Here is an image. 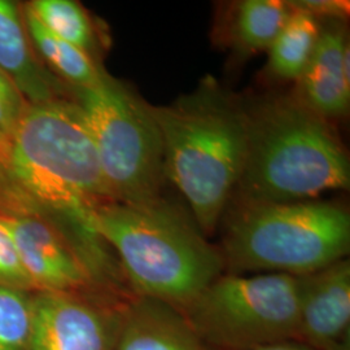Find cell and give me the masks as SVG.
Listing matches in <instances>:
<instances>
[{"mask_svg":"<svg viewBox=\"0 0 350 350\" xmlns=\"http://www.w3.org/2000/svg\"><path fill=\"white\" fill-rule=\"evenodd\" d=\"M0 70L30 104L73 98V88L38 56L27 36L21 7L10 0H0Z\"/></svg>","mask_w":350,"mask_h":350,"instance_id":"11","label":"cell"},{"mask_svg":"<svg viewBox=\"0 0 350 350\" xmlns=\"http://www.w3.org/2000/svg\"><path fill=\"white\" fill-rule=\"evenodd\" d=\"M116 350H217L173 306L131 295L124 305Z\"/></svg>","mask_w":350,"mask_h":350,"instance_id":"13","label":"cell"},{"mask_svg":"<svg viewBox=\"0 0 350 350\" xmlns=\"http://www.w3.org/2000/svg\"><path fill=\"white\" fill-rule=\"evenodd\" d=\"M0 213H31L24 198L14 187L11 175V139L0 133Z\"/></svg>","mask_w":350,"mask_h":350,"instance_id":"20","label":"cell"},{"mask_svg":"<svg viewBox=\"0 0 350 350\" xmlns=\"http://www.w3.org/2000/svg\"><path fill=\"white\" fill-rule=\"evenodd\" d=\"M0 225L12 239L36 292L114 295L101 286L72 240L46 217L0 213Z\"/></svg>","mask_w":350,"mask_h":350,"instance_id":"9","label":"cell"},{"mask_svg":"<svg viewBox=\"0 0 350 350\" xmlns=\"http://www.w3.org/2000/svg\"><path fill=\"white\" fill-rule=\"evenodd\" d=\"M218 248L227 274L308 275L347 258L349 213L325 201L241 204Z\"/></svg>","mask_w":350,"mask_h":350,"instance_id":"5","label":"cell"},{"mask_svg":"<svg viewBox=\"0 0 350 350\" xmlns=\"http://www.w3.org/2000/svg\"><path fill=\"white\" fill-rule=\"evenodd\" d=\"M27 36L43 64L73 90L88 88L100 82L105 70L86 52L52 34L37 17L23 7Z\"/></svg>","mask_w":350,"mask_h":350,"instance_id":"14","label":"cell"},{"mask_svg":"<svg viewBox=\"0 0 350 350\" xmlns=\"http://www.w3.org/2000/svg\"><path fill=\"white\" fill-rule=\"evenodd\" d=\"M296 341L313 350H350L348 258L299 276Z\"/></svg>","mask_w":350,"mask_h":350,"instance_id":"10","label":"cell"},{"mask_svg":"<svg viewBox=\"0 0 350 350\" xmlns=\"http://www.w3.org/2000/svg\"><path fill=\"white\" fill-rule=\"evenodd\" d=\"M260 350H313L304 344H301L296 340H291V341H284V342H279V344H274L270 347H266Z\"/></svg>","mask_w":350,"mask_h":350,"instance_id":"23","label":"cell"},{"mask_svg":"<svg viewBox=\"0 0 350 350\" xmlns=\"http://www.w3.org/2000/svg\"><path fill=\"white\" fill-rule=\"evenodd\" d=\"M150 111L159 126L165 178L188 202L195 224L209 238L221 222L243 174L248 116L213 79L192 94Z\"/></svg>","mask_w":350,"mask_h":350,"instance_id":"2","label":"cell"},{"mask_svg":"<svg viewBox=\"0 0 350 350\" xmlns=\"http://www.w3.org/2000/svg\"><path fill=\"white\" fill-rule=\"evenodd\" d=\"M29 104L12 81L0 70V133L12 138Z\"/></svg>","mask_w":350,"mask_h":350,"instance_id":"21","label":"cell"},{"mask_svg":"<svg viewBox=\"0 0 350 350\" xmlns=\"http://www.w3.org/2000/svg\"><path fill=\"white\" fill-rule=\"evenodd\" d=\"M299 95L318 116L338 118L349 111V44L341 26L321 31L310 62L300 77Z\"/></svg>","mask_w":350,"mask_h":350,"instance_id":"12","label":"cell"},{"mask_svg":"<svg viewBox=\"0 0 350 350\" xmlns=\"http://www.w3.org/2000/svg\"><path fill=\"white\" fill-rule=\"evenodd\" d=\"M0 286L36 292L31 279L21 263L13 240L0 225Z\"/></svg>","mask_w":350,"mask_h":350,"instance_id":"19","label":"cell"},{"mask_svg":"<svg viewBox=\"0 0 350 350\" xmlns=\"http://www.w3.org/2000/svg\"><path fill=\"white\" fill-rule=\"evenodd\" d=\"M11 175L27 205L57 226L88 262L109 260L91 219L96 208L113 200L73 98L27 105L11 138Z\"/></svg>","mask_w":350,"mask_h":350,"instance_id":"1","label":"cell"},{"mask_svg":"<svg viewBox=\"0 0 350 350\" xmlns=\"http://www.w3.org/2000/svg\"><path fill=\"white\" fill-rule=\"evenodd\" d=\"M33 321V292L0 286V350H26Z\"/></svg>","mask_w":350,"mask_h":350,"instance_id":"18","label":"cell"},{"mask_svg":"<svg viewBox=\"0 0 350 350\" xmlns=\"http://www.w3.org/2000/svg\"><path fill=\"white\" fill-rule=\"evenodd\" d=\"M130 296L33 292L26 350H116Z\"/></svg>","mask_w":350,"mask_h":350,"instance_id":"8","label":"cell"},{"mask_svg":"<svg viewBox=\"0 0 350 350\" xmlns=\"http://www.w3.org/2000/svg\"><path fill=\"white\" fill-rule=\"evenodd\" d=\"M287 24L269 49V70L283 81H299L306 69L322 27L309 13L292 8Z\"/></svg>","mask_w":350,"mask_h":350,"instance_id":"15","label":"cell"},{"mask_svg":"<svg viewBox=\"0 0 350 350\" xmlns=\"http://www.w3.org/2000/svg\"><path fill=\"white\" fill-rule=\"evenodd\" d=\"M299 276L227 274L182 310L189 325L217 350H260L296 340Z\"/></svg>","mask_w":350,"mask_h":350,"instance_id":"7","label":"cell"},{"mask_svg":"<svg viewBox=\"0 0 350 350\" xmlns=\"http://www.w3.org/2000/svg\"><path fill=\"white\" fill-rule=\"evenodd\" d=\"M293 12L288 1L245 0L239 3L234 37L239 49L248 52L267 51Z\"/></svg>","mask_w":350,"mask_h":350,"instance_id":"16","label":"cell"},{"mask_svg":"<svg viewBox=\"0 0 350 350\" xmlns=\"http://www.w3.org/2000/svg\"><path fill=\"white\" fill-rule=\"evenodd\" d=\"M91 227L118 257L130 292L182 312L225 273L218 247L174 206L109 201L96 208Z\"/></svg>","mask_w":350,"mask_h":350,"instance_id":"3","label":"cell"},{"mask_svg":"<svg viewBox=\"0 0 350 350\" xmlns=\"http://www.w3.org/2000/svg\"><path fill=\"white\" fill-rule=\"evenodd\" d=\"M73 100L88 124L112 200L139 205L161 199L163 139L150 104L107 72L95 86L73 90Z\"/></svg>","mask_w":350,"mask_h":350,"instance_id":"6","label":"cell"},{"mask_svg":"<svg viewBox=\"0 0 350 350\" xmlns=\"http://www.w3.org/2000/svg\"><path fill=\"white\" fill-rule=\"evenodd\" d=\"M26 5L52 34L95 59L98 51L95 26L79 3L75 0H34Z\"/></svg>","mask_w":350,"mask_h":350,"instance_id":"17","label":"cell"},{"mask_svg":"<svg viewBox=\"0 0 350 350\" xmlns=\"http://www.w3.org/2000/svg\"><path fill=\"white\" fill-rule=\"evenodd\" d=\"M248 116L247 156L237 192L243 204L313 200L348 189V154L328 121L297 98H273Z\"/></svg>","mask_w":350,"mask_h":350,"instance_id":"4","label":"cell"},{"mask_svg":"<svg viewBox=\"0 0 350 350\" xmlns=\"http://www.w3.org/2000/svg\"><path fill=\"white\" fill-rule=\"evenodd\" d=\"M295 10L309 13L310 16L319 20L321 17H329L334 20L344 18L349 13V3L338 0H300L288 1Z\"/></svg>","mask_w":350,"mask_h":350,"instance_id":"22","label":"cell"}]
</instances>
